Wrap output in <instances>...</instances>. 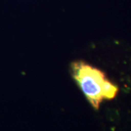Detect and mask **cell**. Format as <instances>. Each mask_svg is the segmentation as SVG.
Segmentation results:
<instances>
[{"instance_id":"6da1fadb","label":"cell","mask_w":131,"mask_h":131,"mask_svg":"<svg viewBox=\"0 0 131 131\" xmlns=\"http://www.w3.org/2000/svg\"><path fill=\"white\" fill-rule=\"evenodd\" d=\"M70 70L75 83L94 109L98 110L103 101L111 100L117 95V85L103 70L83 60L72 62Z\"/></svg>"}]
</instances>
